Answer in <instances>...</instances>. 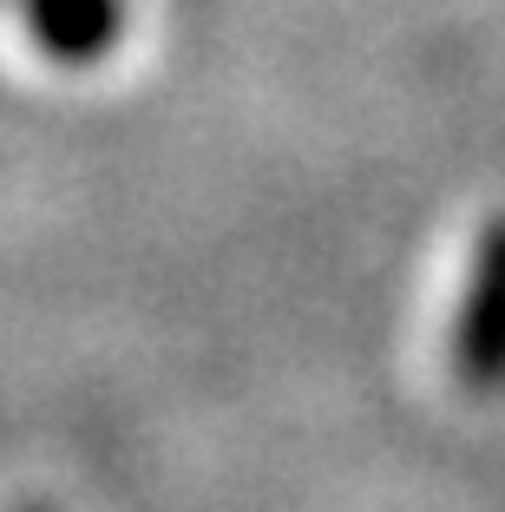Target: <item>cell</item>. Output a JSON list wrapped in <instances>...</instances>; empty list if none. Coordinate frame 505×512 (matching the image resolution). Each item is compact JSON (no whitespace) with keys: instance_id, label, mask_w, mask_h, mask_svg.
I'll list each match as a JSON object with an SVG mask.
<instances>
[{"instance_id":"3","label":"cell","mask_w":505,"mask_h":512,"mask_svg":"<svg viewBox=\"0 0 505 512\" xmlns=\"http://www.w3.org/2000/svg\"><path fill=\"white\" fill-rule=\"evenodd\" d=\"M27 512H53V506H27Z\"/></svg>"},{"instance_id":"1","label":"cell","mask_w":505,"mask_h":512,"mask_svg":"<svg viewBox=\"0 0 505 512\" xmlns=\"http://www.w3.org/2000/svg\"><path fill=\"white\" fill-rule=\"evenodd\" d=\"M446 368L473 401H499L505 394V217H492L473 243L460 289V316L446 335Z\"/></svg>"},{"instance_id":"2","label":"cell","mask_w":505,"mask_h":512,"mask_svg":"<svg viewBox=\"0 0 505 512\" xmlns=\"http://www.w3.org/2000/svg\"><path fill=\"white\" fill-rule=\"evenodd\" d=\"M20 20L60 66H99L125 40V0H20Z\"/></svg>"}]
</instances>
